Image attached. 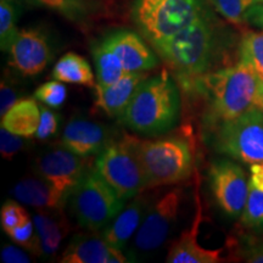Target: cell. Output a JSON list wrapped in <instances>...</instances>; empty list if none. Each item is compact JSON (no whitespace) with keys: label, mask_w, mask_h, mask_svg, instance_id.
<instances>
[{"label":"cell","mask_w":263,"mask_h":263,"mask_svg":"<svg viewBox=\"0 0 263 263\" xmlns=\"http://www.w3.org/2000/svg\"><path fill=\"white\" fill-rule=\"evenodd\" d=\"M192 89L206 100V128L241 116L256 107L263 108L262 82L241 61L207 72L194 83Z\"/></svg>","instance_id":"6da1fadb"},{"label":"cell","mask_w":263,"mask_h":263,"mask_svg":"<svg viewBox=\"0 0 263 263\" xmlns=\"http://www.w3.org/2000/svg\"><path fill=\"white\" fill-rule=\"evenodd\" d=\"M91 52H93L95 62V70H97V84H112L120 80L123 74H126L122 62L117 55L105 44L103 39L99 43H95Z\"/></svg>","instance_id":"cb8c5ba5"},{"label":"cell","mask_w":263,"mask_h":263,"mask_svg":"<svg viewBox=\"0 0 263 263\" xmlns=\"http://www.w3.org/2000/svg\"><path fill=\"white\" fill-rule=\"evenodd\" d=\"M242 257L249 263H263V240L250 242L242 251Z\"/></svg>","instance_id":"d590c367"},{"label":"cell","mask_w":263,"mask_h":263,"mask_svg":"<svg viewBox=\"0 0 263 263\" xmlns=\"http://www.w3.org/2000/svg\"><path fill=\"white\" fill-rule=\"evenodd\" d=\"M18 90L14 82L3 78L0 83V115L2 117L20 100Z\"/></svg>","instance_id":"836d02e7"},{"label":"cell","mask_w":263,"mask_h":263,"mask_svg":"<svg viewBox=\"0 0 263 263\" xmlns=\"http://www.w3.org/2000/svg\"><path fill=\"white\" fill-rule=\"evenodd\" d=\"M61 116L50 108L41 107V122H39L35 138L38 140H48L57 136L60 128Z\"/></svg>","instance_id":"1f68e13d"},{"label":"cell","mask_w":263,"mask_h":263,"mask_svg":"<svg viewBox=\"0 0 263 263\" xmlns=\"http://www.w3.org/2000/svg\"><path fill=\"white\" fill-rule=\"evenodd\" d=\"M12 196L18 202L25 203L38 211H59L64 210L67 197L58 192L42 177L22 178L11 190Z\"/></svg>","instance_id":"d6986e66"},{"label":"cell","mask_w":263,"mask_h":263,"mask_svg":"<svg viewBox=\"0 0 263 263\" xmlns=\"http://www.w3.org/2000/svg\"><path fill=\"white\" fill-rule=\"evenodd\" d=\"M240 222L246 228L263 232V192L250 185V194Z\"/></svg>","instance_id":"4316f807"},{"label":"cell","mask_w":263,"mask_h":263,"mask_svg":"<svg viewBox=\"0 0 263 263\" xmlns=\"http://www.w3.org/2000/svg\"><path fill=\"white\" fill-rule=\"evenodd\" d=\"M41 122V107L33 98L20 99L2 117V127L24 138L35 137Z\"/></svg>","instance_id":"44dd1931"},{"label":"cell","mask_w":263,"mask_h":263,"mask_svg":"<svg viewBox=\"0 0 263 263\" xmlns=\"http://www.w3.org/2000/svg\"><path fill=\"white\" fill-rule=\"evenodd\" d=\"M24 248L20 245H5L3 246L2 252H0V257L4 263H29L31 258H29L28 254L26 251L27 250H22Z\"/></svg>","instance_id":"e575fe53"},{"label":"cell","mask_w":263,"mask_h":263,"mask_svg":"<svg viewBox=\"0 0 263 263\" xmlns=\"http://www.w3.org/2000/svg\"><path fill=\"white\" fill-rule=\"evenodd\" d=\"M196 211L192 224L182 233L179 239L171 246L166 262L168 263H217L222 261V249L209 250L197 242V235L202 222V209L199 193L195 195Z\"/></svg>","instance_id":"2e32d148"},{"label":"cell","mask_w":263,"mask_h":263,"mask_svg":"<svg viewBox=\"0 0 263 263\" xmlns=\"http://www.w3.org/2000/svg\"><path fill=\"white\" fill-rule=\"evenodd\" d=\"M150 196L145 193H140L134 196L132 201L112 219L107 227H105L101 234L115 248L126 250V246L132 236L136 235L139 227L151 205Z\"/></svg>","instance_id":"e0dca14e"},{"label":"cell","mask_w":263,"mask_h":263,"mask_svg":"<svg viewBox=\"0 0 263 263\" xmlns=\"http://www.w3.org/2000/svg\"><path fill=\"white\" fill-rule=\"evenodd\" d=\"M8 52L10 66L22 77L42 73L54 55L48 34L39 28L20 29Z\"/></svg>","instance_id":"7c38bea8"},{"label":"cell","mask_w":263,"mask_h":263,"mask_svg":"<svg viewBox=\"0 0 263 263\" xmlns=\"http://www.w3.org/2000/svg\"><path fill=\"white\" fill-rule=\"evenodd\" d=\"M147 78L145 72H130L108 85L95 84V104L108 117L120 118L129 105L138 87Z\"/></svg>","instance_id":"ac0fdd59"},{"label":"cell","mask_w":263,"mask_h":263,"mask_svg":"<svg viewBox=\"0 0 263 263\" xmlns=\"http://www.w3.org/2000/svg\"><path fill=\"white\" fill-rule=\"evenodd\" d=\"M18 15V6L15 0H0V48L3 51H9L20 31Z\"/></svg>","instance_id":"484cf974"},{"label":"cell","mask_w":263,"mask_h":263,"mask_svg":"<svg viewBox=\"0 0 263 263\" xmlns=\"http://www.w3.org/2000/svg\"><path fill=\"white\" fill-rule=\"evenodd\" d=\"M25 147L26 140L24 137L11 133L2 127L0 129V153L5 160H12Z\"/></svg>","instance_id":"d6a6232c"},{"label":"cell","mask_w":263,"mask_h":263,"mask_svg":"<svg viewBox=\"0 0 263 263\" xmlns=\"http://www.w3.org/2000/svg\"><path fill=\"white\" fill-rule=\"evenodd\" d=\"M9 238L20 246H22L28 252H31L34 256H42L41 251V241H39L38 234L35 232L34 223L31 218L21 226L16 227L12 230L6 233Z\"/></svg>","instance_id":"83f0119b"},{"label":"cell","mask_w":263,"mask_h":263,"mask_svg":"<svg viewBox=\"0 0 263 263\" xmlns=\"http://www.w3.org/2000/svg\"><path fill=\"white\" fill-rule=\"evenodd\" d=\"M205 11L202 0H134L132 18L154 45L182 31Z\"/></svg>","instance_id":"5b68a950"},{"label":"cell","mask_w":263,"mask_h":263,"mask_svg":"<svg viewBox=\"0 0 263 263\" xmlns=\"http://www.w3.org/2000/svg\"><path fill=\"white\" fill-rule=\"evenodd\" d=\"M88 170L84 157L76 155L59 144L39 155L34 164L35 174L67 199Z\"/></svg>","instance_id":"8fae6325"},{"label":"cell","mask_w":263,"mask_h":263,"mask_svg":"<svg viewBox=\"0 0 263 263\" xmlns=\"http://www.w3.org/2000/svg\"><path fill=\"white\" fill-rule=\"evenodd\" d=\"M239 61L249 66L263 82V29L245 33L240 42Z\"/></svg>","instance_id":"d4e9b609"},{"label":"cell","mask_w":263,"mask_h":263,"mask_svg":"<svg viewBox=\"0 0 263 263\" xmlns=\"http://www.w3.org/2000/svg\"><path fill=\"white\" fill-rule=\"evenodd\" d=\"M27 5L50 10L68 21L85 27L98 14L99 4L94 0H21Z\"/></svg>","instance_id":"7402d4cb"},{"label":"cell","mask_w":263,"mask_h":263,"mask_svg":"<svg viewBox=\"0 0 263 263\" xmlns=\"http://www.w3.org/2000/svg\"><path fill=\"white\" fill-rule=\"evenodd\" d=\"M250 185L263 192V162L250 167Z\"/></svg>","instance_id":"74e56055"},{"label":"cell","mask_w":263,"mask_h":263,"mask_svg":"<svg viewBox=\"0 0 263 263\" xmlns=\"http://www.w3.org/2000/svg\"><path fill=\"white\" fill-rule=\"evenodd\" d=\"M180 107L178 85L172 76L163 70L162 73L147 77L138 87L118 121L140 136H162L177 126Z\"/></svg>","instance_id":"7a4b0ae2"},{"label":"cell","mask_w":263,"mask_h":263,"mask_svg":"<svg viewBox=\"0 0 263 263\" xmlns=\"http://www.w3.org/2000/svg\"><path fill=\"white\" fill-rule=\"evenodd\" d=\"M59 261L62 263H126L130 262L123 250L107 242L103 234L81 233L66 246Z\"/></svg>","instance_id":"9a60e30c"},{"label":"cell","mask_w":263,"mask_h":263,"mask_svg":"<svg viewBox=\"0 0 263 263\" xmlns=\"http://www.w3.org/2000/svg\"><path fill=\"white\" fill-rule=\"evenodd\" d=\"M33 223L41 241L42 256L51 257L59 251L62 240L70 232V224L62 210L38 212L33 217Z\"/></svg>","instance_id":"ffe728a7"},{"label":"cell","mask_w":263,"mask_h":263,"mask_svg":"<svg viewBox=\"0 0 263 263\" xmlns=\"http://www.w3.org/2000/svg\"><path fill=\"white\" fill-rule=\"evenodd\" d=\"M262 2H263V0H262Z\"/></svg>","instance_id":"ab89813d"},{"label":"cell","mask_w":263,"mask_h":263,"mask_svg":"<svg viewBox=\"0 0 263 263\" xmlns=\"http://www.w3.org/2000/svg\"><path fill=\"white\" fill-rule=\"evenodd\" d=\"M209 180L219 209L232 218L241 216L250 194V179L240 164L226 159L213 161L209 167Z\"/></svg>","instance_id":"30bf717a"},{"label":"cell","mask_w":263,"mask_h":263,"mask_svg":"<svg viewBox=\"0 0 263 263\" xmlns=\"http://www.w3.org/2000/svg\"><path fill=\"white\" fill-rule=\"evenodd\" d=\"M138 150L146 177L147 190L174 185L192 176L194 151L180 137H166L138 141Z\"/></svg>","instance_id":"277c9868"},{"label":"cell","mask_w":263,"mask_h":263,"mask_svg":"<svg viewBox=\"0 0 263 263\" xmlns=\"http://www.w3.org/2000/svg\"><path fill=\"white\" fill-rule=\"evenodd\" d=\"M31 218L28 212L17 202V200H8L3 203L0 210V224L5 233L10 232L16 227Z\"/></svg>","instance_id":"4dcf8cb0"},{"label":"cell","mask_w":263,"mask_h":263,"mask_svg":"<svg viewBox=\"0 0 263 263\" xmlns=\"http://www.w3.org/2000/svg\"><path fill=\"white\" fill-rule=\"evenodd\" d=\"M262 95H263V82H262Z\"/></svg>","instance_id":"f35d334b"},{"label":"cell","mask_w":263,"mask_h":263,"mask_svg":"<svg viewBox=\"0 0 263 263\" xmlns=\"http://www.w3.org/2000/svg\"><path fill=\"white\" fill-rule=\"evenodd\" d=\"M244 22L263 29V2L256 3L248 10V12L245 14Z\"/></svg>","instance_id":"8d00e7d4"},{"label":"cell","mask_w":263,"mask_h":263,"mask_svg":"<svg viewBox=\"0 0 263 263\" xmlns=\"http://www.w3.org/2000/svg\"><path fill=\"white\" fill-rule=\"evenodd\" d=\"M183 202V189L174 188L151 202L143 222L134 235L133 250L126 252L130 261L140 255L156 251L163 245L178 221Z\"/></svg>","instance_id":"9c48e42d"},{"label":"cell","mask_w":263,"mask_h":263,"mask_svg":"<svg viewBox=\"0 0 263 263\" xmlns=\"http://www.w3.org/2000/svg\"><path fill=\"white\" fill-rule=\"evenodd\" d=\"M103 42L117 55L126 73L147 72L159 66V58L136 32L118 29L111 32Z\"/></svg>","instance_id":"5bb4252c"},{"label":"cell","mask_w":263,"mask_h":263,"mask_svg":"<svg viewBox=\"0 0 263 263\" xmlns=\"http://www.w3.org/2000/svg\"><path fill=\"white\" fill-rule=\"evenodd\" d=\"M180 83L190 90L195 82L210 72L216 51V32L205 11L176 34L153 45Z\"/></svg>","instance_id":"3957f363"},{"label":"cell","mask_w":263,"mask_h":263,"mask_svg":"<svg viewBox=\"0 0 263 263\" xmlns=\"http://www.w3.org/2000/svg\"><path fill=\"white\" fill-rule=\"evenodd\" d=\"M34 98L43 105L51 108H60L67 99V88L60 81L47 82L35 89Z\"/></svg>","instance_id":"f546056e"},{"label":"cell","mask_w":263,"mask_h":263,"mask_svg":"<svg viewBox=\"0 0 263 263\" xmlns=\"http://www.w3.org/2000/svg\"><path fill=\"white\" fill-rule=\"evenodd\" d=\"M111 132L104 124L87 118H72L62 132L59 145L76 155L88 157L99 154L111 143Z\"/></svg>","instance_id":"4fadbf2b"},{"label":"cell","mask_w":263,"mask_h":263,"mask_svg":"<svg viewBox=\"0 0 263 263\" xmlns=\"http://www.w3.org/2000/svg\"><path fill=\"white\" fill-rule=\"evenodd\" d=\"M138 139L123 136L111 141L95 160V170L124 201L147 190L146 177L138 150Z\"/></svg>","instance_id":"52a82bcc"},{"label":"cell","mask_w":263,"mask_h":263,"mask_svg":"<svg viewBox=\"0 0 263 263\" xmlns=\"http://www.w3.org/2000/svg\"><path fill=\"white\" fill-rule=\"evenodd\" d=\"M67 202L78 226L99 232L112 222L127 201L118 196L94 167L85 172Z\"/></svg>","instance_id":"8992f818"},{"label":"cell","mask_w":263,"mask_h":263,"mask_svg":"<svg viewBox=\"0 0 263 263\" xmlns=\"http://www.w3.org/2000/svg\"><path fill=\"white\" fill-rule=\"evenodd\" d=\"M259 2L262 0H211L217 12L234 25L242 24L248 10Z\"/></svg>","instance_id":"f1b7e54d"},{"label":"cell","mask_w":263,"mask_h":263,"mask_svg":"<svg viewBox=\"0 0 263 263\" xmlns=\"http://www.w3.org/2000/svg\"><path fill=\"white\" fill-rule=\"evenodd\" d=\"M51 77L62 83L95 87L94 73L89 62L76 52H67L59 59L52 68Z\"/></svg>","instance_id":"603a6c76"},{"label":"cell","mask_w":263,"mask_h":263,"mask_svg":"<svg viewBox=\"0 0 263 263\" xmlns=\"http://www.w3.org/2000/svg\"><path fill=\"white\" fill-rule=\"evenodd\" d=\"M217 153L246 164L263 162V108L206 128Z\"/></svg>","instance_id":"ba28073f"}]
</instances>
